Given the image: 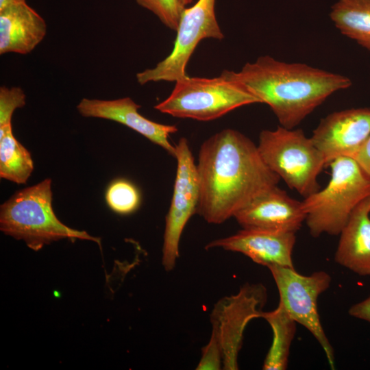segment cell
Here are the masks:
<instances>
[{
    "mask_svg": "<svg viewBox=\"0 0 370 370\" xmlns=\"http://www.w3.org/2000/svg\"><path fill=\"white\" fill-rule=\"evenodd\" d=\"M196 166L199 188L197 213L212 224L234 217L280 180L263 161L258 147L233 129L223 130L206 140Z\"/></svg>",
    "mask_w": 370,
    "mask_h": 370,
    "instance_id": "1",
    "label": "cell"
},
{
    "mask_svg": "<svg viewBox=\"0 0 370 370\" xmlns=\"http://www.w3.org/2000/svg\"><path fill=\"white\" fill-rule=\"evenodd\" d=\"M230 73L260 103L267 104L281 126L288 129H293L332 93L352 85L344 75L269 56Z\"/></svg>",
    "mask_w": 370,
    "mask_h": 370,
    "instance_id": "2",
    "label": "cell"
},
{
    "mask_svg": "<svg viewBox=\"0 0 370 370\" xmlns=\"http://www.w3.org/2000/svg\"><path fill=\"white\" fill-rule=\"evenodd\" d=\"M51 180L45 179L16 191L1 205L0 230L5 234L23 240L38 251L52 242L68 238L88 240L101 246V239L69 227L56 216L53 206Z\"/></svg>",
    "mask_w": 370,
    "mask_h": 370,
    "instance_id": "3",
    "label": "cell"
},
{
    "mask_svg": "<svg viewBox=\"0 0 370 370\" xmlns=\"http://www.w3.org/2000/svg\"><path fill=\"white\" fill-rule=\"evenodd\" d=\"M329 165L328 185L301 201L313 237L339 235L354 208L370 196V175L353 158L341 156Z\"/></svg>",
    "mask_w": 370,
    "mask_h": 370,
    "instance_id": "4",
    "label": "cell"
},
{
    "mask_svg": "<svg viewBox=\"0 0 370 370\" xmlns=\"http://www.w3.org/2000/svg\"><path fill=\"white\" fill-rule=\"evenodd\" d=\"M175 82L169 96L154 108L177 118L208 121L241 106L260 103L227 70L217 77L187 75Z\"/></svg>",
    "mask_w": 370,
    "mask_h": 370,
    "instance_id": "5",
    "label": "cell"
},
{
    "mask_svg": "<svg viewBox=\"0 0 370 370\" xmlns=\"http://www.w3.org/2000/svg\"><path fill=\"white\" fill-rule=\"evenodd\" d=\"M257 147L268 167L304 198L320 190L317 178L325 160L302 130H262Z\"/></svg>",
    "mask_w": 370,
    "mask_h": 370,
    "instance_id": "6",
    "label": "cell"
},
{
    "mask_svg": "<svg viewBox=\"0 0 370 370\" xmlns=\"http://www.w3.org/2000/svg\"><path fill=\"white\" fill-rule=\"evenodd\" d=\"M277 286L279 302L290 317L315 338L324 352L330 367L334 369V353L324 332L318 312L319 297L330 286L331 277L324 271L305 275L295 268L278 265L267 267Z\"/></svg>",
    "mask_w": 370,
    "mask_h": 370,
    "instance_id": "7",
    "label": "cell"
},
{
    "mask_svg": "<svg viewBox=\"0 0 370 370\" xmlns=\"http://www.w3.org/2000/svg\"><path fill=\"white\" fill-rule=\"evenodd\" d=\"M215 1L197 0L184 8L171 52L155 67L138 73V84L175 82L186 77V65L199 42L205 38H223L215 15Z\"/></svg>",
    "mask_w": 370,
    "mask_h": 370,
    "instance_id": "8",
    "label": "cell"
},
{
    "mask_svg": "<svg viewBox=\"0 0 370 370\" xmlns=\"http://www.w3.org/2000/svg\"><path fill=\"white\" fill-rule=\"evenodd\" d=\"M267 296L263 284L246 283L237 293L222 297L214 306L210 313L211 335L219 343L223 369H238L245 330L250 321L261 318Z\"/></svg>",
    "mask_w": 370,
    "mask_h": 370,
    "instance_id": "9",
    "label": "cell"
},
{
    "mask_svg": "<svg viewBox=\"0 0 370 370\" xmlns=\"http://www.w3.org/2000/svg\"><path fill=\"white\" fill-rule=\"evenodd\" d=\"M177 170L171 205L166 217L162 264L167 271L175 268L180 242L190 217L197 213L199 188L197 166L186 138L175 145Z\"/></svg>",
    "mask_w": 370,
    "mask_h": 370,
    "instance_id": "10",
    "label": "cell"
},
{
    "mask_svg": "<svg viewBox=\"0 0 370 370\" xmlns=\"http://www.w3.org/2000/svg\"><path fill=\"white\" fill-rule=\"evenodd\" d=\"M370 135V108L335 112L322 119L310 137L326 166L341 156H352Z\"/></svg>",
    "mask_w": 370,
    "mask_h": 370,
    "instance_id": "11",
    "label": "cell"
},
{
    "mask_svg": "<svg viewBox=\"0 0 370 370\" xmlns=\"http://www.w3.org/2000/svg\"><path fill=\"white\" fill-rule=\"evenodd\" d=\"M306 217L302 202L276 185L254 198L234 218L243 228L296 233Z\"/></svg>",
    "mask_w": 370,
    "mask_h": 370,
    "instance_id": "12",
    "label": "cell"
},
{
    "mask_svg": "<svg viewBox=\"0 0 370 370\" xmlns=\"http://www.w3.org/2000/svg\"><path fill=\"white\" fill-rule=\"evenodd\" d=\"M295 242V232L243 228L233 235L210 242L206 248L238 252L267 267L278 265L295 268L292 254Z\"/></svg>",
    "mask_w": 370,
    "mask_h": 370,
    "instance_id": "13",
    "label": "cell"
},
{
    "mask_svg": "<svg viewBox=\"0 0 370 370\" xmlns=\"http://www.w3.org/2000/svg\"><path fill=\"white\" fill-rule=\"evenodd\" d=\"M140 108L130 97L113 100L83 98L77 106L82 116L123 124L158 145L175 158V146L171 145L169 138L171 134L177 132V127L149 120L138 112Z\"/></svg>",
    "mask_w": 370,
    "mask_h": 370,
    "instance_id": "14",
    "label": "cell"
},
{
    "mask_svg": "<svg viewBox=\"0 0 370 370\" xmlns=\"http://www.w3.org/2000/svg\"><path fill=\"white\" fill-rule=\"evenodd\" d=\"M47 23L26 3L0 10V54L31 53L44 39Z\"/></svg>",
    "mask_w": 370,
    "mask_h": 370,
    "instance_id": "15",
    "label": "cell"
},
{
    "mask_svg": "<svg viewBox=\"0 0 370 370\" xmlns=\"http://www.w3.org/2000/svg\"><path fill=\"white\" fill-rule=\"evenodd\" d=\"M370 196L353 210L340 232L334 260L361 276H370Z\"/></svg>",
    "mask_w": 370,
    "mask_h": 370,
    "instance_id": "16",
    "label": "cell"
},
{
    "mask_svg": "<svg viewBox=\"0 0 370 370\" xmlns=\"http://www.w3.org/2000/svg\"><path fill=\"white\" fill-rule=\"evenodd\" d=\"M261 318L270 325L273 341L262 365L264 370H284L288 362L292 341L296 331V322L281 303L270 312H262Z\"/></svg>",
    "mask_w": 370,
    "mask_h": 370,
    "instance_id": "17",
    "label": "cell"
},
{
    "mask_svg": "<svg viewBox=\"0 0 370 370\" xmlns=\"http://www.w3.org/2000/svg\"><path fill=\"white\" fill-rule=\"evenodd\" d=\"M330 18L343 35L370 51V0H339Z\"/></svg>",
    "mask_w": 370,
    "mask_h": 370,
    "instance_id": "18",
    "label": "cell"
},
{
    "mask_svg": "<svg viewBox=\"0 0 370 370\" xmlns=\"http://www.w3.org/2000/svg\"><path fill=\"white\" fill-rule=\"evenodd\" d=\"M34 170L29 151L14 137L12 124L0 125V177L26 184Z\"/></svg>",
    "mask_w": 370,
    "mask_h": 370,
    "instance_id": "19",
    "label": "cell"
},
{
    "mask_svg": "<svg viewBox=\"0 0 370 370\" xmlns=\"http://www.w3.org/2000/svg\"><path fill=\"white\" fill-rule=\"evenodd\" d=\"M106 201L109 208L116 213L127 214L138 208L140 196L133 184L126 180L119 179L108 186Z\"/></svg>",
    "mask_w": 370,
    "mask_h": 370,
    "instance_id": "20",
    "label": "cell"
},
{
    "mask_svg": "<svg viewBox=\"0 0 370 370\" xmlns=\"http://www.w3.org/2000/svg\"><path fill=\"white\" fill-rule=\"evenodd\" d=\"M144 8L153 12L167 27L177 31L183 10L180 0H136Z\"/></svg>",
    "mask_w": 370,
    "mask_h": 370,
    "instance_id": "21",
    "label": "cell"
},
{
    "mask_svg": "<svg viewBox=\"0 0 370 370\" xmlns=\"http://www.w3.org/2000/svg\"><path fill=\"white\" fill-rule=\"evenodd\" d=\"M26 103V96L23 89L18 86L0 87V125L11 123L14 112Z\"/></svg>",
    "mask_w": 370,
    "mask_h": 370,
    "instance_id": "22",
    "label": "cell"
},
{
    "mask_svg": "<svg viewBox=\"0 0 370 370\" xmlns=\"http://www.w3.org/2000/svg\"><path fill=\"white\" fill-rule=\"evenodd\" d=\"M223 369L222 353L217 340L212 335L201 349V359L197 370H219Z\"/></svg>",
    "mask_w": 370,
    "mask_h": 370,
    "instance_id": "23",
    "label": "cell"
},
{
    "mask_svg": "<svg viewBox=\"0 0 370 370\" xmlns=\"http://www.w3.org/2000/svg\"><path fill=\"white\" fill-rule=\"evenodd\" d=\"M350 158H353L370 175V135Z\"/></svg>",
    "mask_w": 370,
    "mask_h": 370,
    "instance_id": "24",
    "label": "cell"
},
{
    "mask_svg": "<svg viewBox=\"0 0 370 370\" xmlns=\"http://www.w3.org/2000/svg\"><path fill=\"white\" fill-rule=\"evenodd\" d=\"M350 316L370 323V295L349 309Z\"/></svg>",
    "mask_w": 370,
    "mask_h": 370,
    "instance_id": "25",
    "label": "cell"
},
{
    "mask_svg": "<svg viewBox=\"0 0 370 370\" xmlns=\"http://www.w3.org/2000/svg\"><path fill=\"white\" fill-rule=\"evenodd\" d=\"M25 3H26L25 0H0V10L13 5Z\"/></svg>",
    "mask_w": 370,
    "mask_h": 370,
    "instance_id": "26",
    "label": "cell"
},
{
    "mask_svg": "<svg viewBox=\"0 0 370 370\" xmlns=\"http://www.w3.org/2000/svg\"><path fill=\"white\" fill-rule=\"evenodd\" d=\"M182 3L186 7V5L191 4L194 0H180Z\"/></svg>",
    "mask_w": 370,
    "mask_h": 370,
    "instance_id": "27",
    "label": "cell"
}]
</instances>
